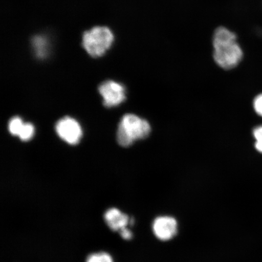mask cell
Wrapping results in <instances>:
<instances>
[{
	"instance_id": "obj_1",
	"label": "cell",
	"mask_w": 262,
	"mask_h": 262,
	"mask_svg": "<svg viewBox=\"0 0 262 262\" xmlns=\"http://www.w3.org/2000/svg\"><path fill=\"white\" fill-rule=\"evenodd\" d=\"M237 35L225 27L216 29L213 35L214 61L224 70L237 67L243 58L244 52L237 41Z\"/></svg>"
},
{
	"instance_id": "obj_2",
	"label": "cell",
	"mask_w": 262,
	"mask_h": 262,
	"mask_svg": "<svg viewBox=\"0 0 262 262\" xmlns=\"http://www.w3.org/2000/svg\"><path fill=\"white\" fill-rule=\"evenodd\" d=\"M150 132V124L146 120L136 115L126 114L118 127L117 142L121 146L128 147L137 140L145 139Z\"/></svg>"
},
{
	"instance_id": "obj_3",
	"label": "cell",
	"mask_w": 262,
	"mask_h": 262,
	"mask_svg": "<svg viewBox=\"0 0 262 262\" xmlns=\"http://www.w3.org/2000/svg\"><path fill=\"white\" fill-rule=\"evenodd\" d=\"M114 39L109 28L98 26L84 33L83 47L92 57H100L111 48Z\"/></svg>"
},
{
	"instance_id": "obj_4",
	"label": "cell",
	"mask_w": 262,
	"mask_h": 262,
	"mask_svg": "<svg viewBox=\"0 0 262 262\" xmlns=\"http://www.w3.org/2000/svg\"><path fill=\"white\" fill-rule=\"evenodd\" d=\"M98 91L103 98V104L106 107L116 106L125 100V90L122 84L108 80L98 87Z\"/></svg>"
},
{
	"instance_id": "obj_5",
	"label": "cell",
	"mask_w": 262,
	"mask_h": 262,
	"mask_svg": "<svg viewBox=\"0 0 262 262\" xmlns=\"http://www.w3.org/2000/svg\"><path fill=\"white\" fill-rule=\"evenodd\" d=\"M55 130L59 137L70 145H77L82 136V130L76 120L66 117L58 121Z\"/></svg>"
},
{
	"instance_id": "obj_6",
	"label": "cell",
	"mask_w": 262,
	"mask_h": 262,
	"mask_svg": "<svg viewBox=\"0 0 262 262\" xmlns=\"http://www.w3.org/2000/svg\"><path fill=\"white\" fill-rule=\"evenodd\" d=\"M154 234L162 241L171 240L178 233V222L169 216L157 217L152 224Z\"/></svg>"
},
{
	"instance_id": "obj_7",
	"label": "cell",
	"mask_w": 262,
	"mask_h": 262,
	"mask_svg": "<svg viewBox=\"0 0 262 262\" xmlns=\"http://www.w3.org/2000/svg\"><path fill=\"white\" fill-rule=\"evenodd\" d=\"M104 219L108 227L114 231H120L127 228L130 219L117 208H110L104 213Z\"/></svg>"
},
{
	"instance_id": "obj_8",
	"label": "cell",
	"mask_w": 262,
	"mask_h": 262,
	"mask_svg": "<svg viewBox=\"0 0 262 262\" xmlns=\"http://www.w3.org/2000/svg\"><path fill=\"white\" fill-rule=\"evenodd\" d=\"M33 45L35 51V54L37 56L42 58L45 56L48 51V43L45 38L38 36L33 40Z\"/></svg>"
},
{
	"instance_id": "obj_9",
	"label": "cell",
	"mask_w": 262,
	"mask_h": 262,
	"mask_svg": "<svg viewBox=\"0 0 262 262\" xmlns=\"http://www.w3.org/2000/svg\"><path fill=\"white\" fill-rule=\"evenodd\" d=\"M24 124V123L23 122L20 117H14L12 118L9 123V133L12 136H18Z\"/></svg>"
},
{
	"instance_id": "obj_10",
	"label": "cell",
	"mask_w": 262,
	"mask_h": 262,
	"mask_svg": "<svg viewBox=\"0 0 262 262\" xmlns=\"http://www.w3.org/2000/svg\"><path fill=\"white\" fill-rule=\"evenodd\" d=\"M34 135V127L30 123H24L19 133V138L24 142L30 140Z\"/></svg>"
},
{
	"instance_id": "obj_11",
	"label": "cell",
	"mask_w": 262,
	"mask_h": 262,
	"mask_svg": "<svg viewBox=\"0 0 262 262\" xmlns=\"http://www.w3.org/2000/svg\"><path fill=\"white\" fill-rule=\"evenodd\" d=\"M86 262H113L111 255L104 252L91 254L88 257Z\"/></svg>"
},
{
	"instance_id": "obj_12",
	"label": "cell",
	"mask_w": 262,
	"mask_h": 262,
	"mask_svg": "<svg viewBox=\"0 0 262 262\" xmlns=\"http://www.w3.org/2000/svg\"><path fill=\"white\" fill-rule=\"evenodd\" d=\"M254 138L256 142L255 143V148L258 152L262 153V126L257 127L253 131Z\"/></svg>"
},
{
	"instance_id": "obj_13",
	"label": "cell",
	"mask_w": 262,
	"mask_h": 262,
	"mask_svg": "<svg viewBox=\"0 0 262 262\" xmlns=\"http://www.w3.org/2000/svg\"><path fill=\"white\" fill-rule=\"evenodd\" d=\"M254 108L255 112L262 117V94L255 97L254 100Z\"/></svg>"
},
{
	"instance_id": "obj_14",
	"label": "cell",
	"mask_w": 262,
	"mask_h": 262,
	"mask_svg": "<svg viewBox=\"0 0 262 262\" xmlns=\"http://www.w3.org/2000/svg\"><path fill=\"white\" fill-rule=\"evenodd\" d=\"M121 236L124 239V240H130L133 238V232H131L127 228H125L120 231Z\"/></svg>"
}]
</instances>
